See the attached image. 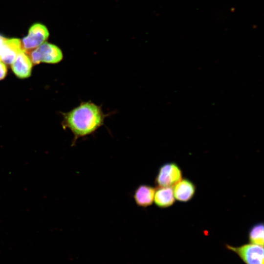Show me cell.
Wrapping results in <instances>:
<instances>
[{
	"mask_svg": "<svg viewBox=\"0 0 264 264\" xmlns=\"http://www.w3.org/2000/svg\"><path fill=\"white\" fill-rule=\"evenodd\" d=\"M62 114L63 128H68L74 134L73 145L79 138L95 132L104 124L105 118L110 115L104 113L101 106L90 101L82 102L69 111Z\"/></svg>",
	"mask_w": 264,
	"mask_h": 264,
	"instance_id": "obj_1",
	"label": "cell"
},
{
	"mask_svg": "<svg viewBox=\"0 0 264 264\" xmlns=\"http://www.w3.org/2000/svg\"><path fill=\"white\" fill-rule=\"evenodd\" d=\"M33 64L40 63L57 64L63 59V53L57 45L44 42L31 51L29 55Z\"/></svg>",
	"mask_w": 264,
	"mask_h": 264,
	"instance_id": "obj_2",
	"label": "cell"
},
{
	"mask_svg": "<svg viewBox=\"0 0 264 264\" xmlns=\"http://www.w3.org/2000/svg\"><path fill=\"white\" fill-rule=\"evenodd\" d=\"M49 36L47 28L43 24L37 22L29 28L27 35L21 40L23 50L28 53L45 42Z\"/></svg>",
	"mask_w": 264,
	"mask_h": 264,
	"instance_id": "obj_3",
	"label": "cell"
},
{
	"mask_svg": "<svg viewBox=\"0 0 264 264\" xmlns=\"http://www.w3.org/2000/svg\"><path fill=\"white\" fill-rule=\"evenodd\" d=\"M226 247L236 253L246 264H264L262 246L250 243L237 247L226 244Z\"/></svg>",
	"mask_w": 264,
	"mask_h": 264,
	"instance_id": "obj_4",
	"label": "cell"
},
{
	"mask_svg": "<svg viewBox=\"0 0 264 264\" xmlns=\"http://www.w3.org/2000/svg\"><path fill=\"white\" fill-rule=\"evenodd\" d=\"M182 176V171L176 164L166 163L158 169L155 183L158 187H173L181 179Z\"/></svg>",
	"mask_w": 264,
	"mask_h": 264,
	"instance_id": "obj_5",
	"label": "cell"
},
{
	"mask_svg": "<svg viewBox=\"0 0 264 264\" xmlns=\"http://www.w3.org/2000/svg\"><path fill=\"white\" fill-rule=\"evenodd\" d=\"M33 63L28 53L23 50L17 55L11 64L14 74L20 79H25L31 76Z\"/></svg>",
	"mask_w": 264,
	"mask_h": 264,
	"instance_id": "obj_6",
	"label": "cell"
},
{
	"mask_svg": "<svg viewBox=\"0 0 264 264\" xmlns=\"http://www.w3.org/2000/svg\"><path fill=\"white\" fill-rule=\"evenodd\" d=\"M22 50L21 40L16 38H7L0 50V60L5 64L11 65Z\"/></svg>",
	"mask_w": 264,
	"mask_h": 264,
	"instance_id": "obj_7",
	"label": "cell"
},
{
	"mask_svg": "<svg viewBox=\"0 0 264 264\" xmlns=\"http://www.w3.org/2000/svg\"><path fill=\"white\" fill-rule=\"evenodd\" d=\"M155 189L150 185L142 184L136 187L133 194L135 204L140 207L147 208L154 201Z\"/></svg>",
	"mask_w": 264,
	"mask_h": 264,
	"instance_id": "obj_8",
	"label": "cell"
},
{
	"mask_svg": "<svg viewBox=\"0 0 264 264\" xmlns=\"http://www.w3.org/2000/svg\"><path fill=\"white\" fill-rule=\"evenodd\" d=\"M174 186L173 190L175 198L180 201H188L195 195V185L189 179H181Z\"/></svg>",
	"mask_w": 264,
	"mask_h": 264,
	"instance_id": "obj_9",
	"label": "cell"
},
{
	"mask_svg": "<svg viewBox=\"0 0 264 264\" xmlns=\"http://www.w3.org/2000/svg\"><path fill=\"white\" fill-rule=\"evenodd\" d=\"M155 189L154 202L161 208H167L172 205L175 201L172 187H158Z\"/></svg>",
	"mask_w": 264,
	"mask_h": 264,
	"instance_id": "obj_10",
	"label": "cell"
},
{
	"mask_svg": "<svg viewBox=\"0 0 264 264\" xmlns=\"http://www.w3.org/2000/svg\"><path fill=\"white\" fill-rule=\"evenodd\" d=\"M248 238L250 243L264 246V224L259 223L253 226L249 232Z\"/></svg>",
	"mask_w": 264,
	"mask_h": 264,
	"instance_id": "obj_11",
	"label": "cell"
},
{
	"mask_svg": "<svg viewBox=\"0 0 264 264\" xmlns=\"http://www.w3.org/2000/svg\"><path fill=\"white\" fill-rule=\"evenodd\" d=\"M7 71L8 69L6 64L0 60V81L5 78Z\"/></svg>",
	"mask_w": 264,
	"mask_h": 264,
	"instance_id": "obj_12",
	"label": "cell"
},
{
	"mask_svg": "<svg viewBox=\"0 0 264 264\" xmlns=\"http://www.w3.org/2000/svg\"><path fill=\"white\" fill-rule=\"evenodd\" d=\"M7 39V38L5 37L3 35L0 33V50L1 48L2 45L3 44L4 42Z\"/></svg>",
	"mask_w": 264,
	"mask_h": 264,
	"instance_id": "obj_13",
	"label": "cell"
}]
</instances>
